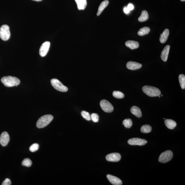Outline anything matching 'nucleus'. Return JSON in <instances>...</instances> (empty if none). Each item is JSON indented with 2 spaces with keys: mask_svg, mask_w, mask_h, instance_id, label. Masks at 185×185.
<instances>
[{
  "mask_svg": "<svg viewBox=\"0 0 185 185\" xmlns=\"http://www.w3.org/2000/svg\"><path fill=\"white\" fill-rule=\"evenodd\" d=\"M1 82L5 86L8 87L17 86L20 83L19 79L17 77L11 76L3 77L1 79Z\"/></svg>",
  "mask_w": 185,
  "mask_h": 185,
  "instance_id": "obj_1",
  "label": "nucleus"
},
{
  "mask_svg": "<svg viewBox=\"0 0 185 185\" xmlns=\"http://www.w3.org/2000/svg\"><path fill=\"white\" fill-rule=\"evenodd\" d=\"M53 116L51 114H47L40 118L36 123V127L38 128H42L49 125L52 121Z\"/></svg>",
  "mask_w": 185,
  "mask_h": 185,
  "instance_id": "obj_2",
  "label": "nucleus"
},
{
  "mask_svg": "<svg viewBox=\"0 0 185 185\" xmlns=\"http://www.w3.org/2000/svg\"><path fill=\"white\" fill-rule=\"evenodd\" d=\"M142 90L147 95L150 97H158L161 93L158 88L152 86H144L142 88Z\"/></svg>",
  "mask_w": 185,
  "mask_h": 185,
  "instance_id": "obj_3",
  "label": "nucleus"
},
{
  "mask_svg": "<svg viewBox=\"0 0 185 185\" xmlns=\"http://www.w3.org/2000/svg\"><path fill=\"white\" fill-rule=\"evenodd\" d=\"M10 29L8 25H3L0 27V38L4 41L8 40L10 38Z\"/></svg>",
  "mask_w": 185,
  "mask_h": 185,
  "instance_id": "obj_4",
  "label": "nucleus"
},
{
  "mask_svg": "<svg viewBox=\"0 0 185 185\" xmlns=\"http://www.w3.org/2000/svg\"><path fill=\"white\" fill-rule=\"evenodd\" d=\"M52 86L55 89L62 92H66L68 90L67 87L64 86L58 79H53L51 80Z\"/></svg>",
  "mask_w": 185,
  "mask_h": 185,
  "instance_id": "obj_5",
  "label": "nucleus"
},
{
  "mask_svg": "<svg viewBox=\"0 0 185 185\" xmlns=\"http://www.w3.org/2000/svg\"><path fill=\"white\" fill-rule=\"evenodd\" d=\"M173 156V152L171 151H166L162 153L159 157V162L165 163L171 160Z\"/></svg>",
  "mask_w": 185,
  "mask_h": 185,
  "instance_id": "obj_6",
  "label": "nucleus"
},
{
  "mask_svg": "<svg viewBox=\"0 0 185 185\" xmlns=\"http://www.w3.org/2000/svg\"><path fill=\"white\" fill-rule=\"evenodd\" d=\"M100 106L102 109L105 112L108 113L112 112L114 110V107L112 105L106 100H102L100 102Z\"/></svg>",
  "mask_w": 185,
  "mask_h": 185,
  "instance_id": "obj_7",
  "label": "nucleus"
},
{
  "mask_svg": "<svg viewBox=\"0 0 185 185\" xmlns=\"http://www.w3.org/2000/svg\"><path fill=\"white\" fill-rule=\"evenodd\" d=\"M127 143L132 145L143 146L147 143V140L138 138H134L129 139Z\"/></svg>",
  "mask_w": 185,
  "mask_h": 185,
  "instance_id": "obj_8",
  "label": "nucleus"
},
{
  "mask_svg": "<svg viewBox=\"0 0 185 185\" xmlns=\"http://www.w3.org/2000/svg\"><path fill=\"white\" fill-rule=\"evenodd\" d=\"M50 46V42H45L42 44L39 51L40 56L43 57L47 55L49 51Z\"/></svg>",
  "mask_w": 185,
  "mask_h": 185,
  "instance_id": "obj_9",
  "label": "nucleus"
},
{
  "mask_svg": "<svg viewBox=\"0 0 185 185\" xmlns=\"http://www.w3.org/2000/svg\"><path fill=\"white\" fill-rule=\"evenodd\" d=\"M106 158V160L109 162H118L121 160V156L118 153H112L107 155Z\"/></svg>",
  "mask_w": 185,
  "mask_h": 185,
  "instance_id": "obj_10",
  "label": "nucleus"
},
{
  "mask_svg": "<svg viewBox=\"0 0 185 185\" xmlns=\"http://www.w3.org/2000/svg\"><path fill=\"white\" fill-rule=\"evenodd\" d=\"M10 140L9 135L6 132L2 133L0 136V144L3 147H5L8 145Z\"/></svg>",
  "mask_w": 185,
  "mask_h": 185,
  "instance_id": "obj_11",
  "label": "nucleus"
},
{
  "mask_svg": "<svg viewBox=\"0 0 185 185\" xmlns=\"http://www.w3.org/2000/svg\"><path fill=\"white\" fill-rule=\"evenodd\" d=\"M126 66L127 69L134 70L140 69L142 67V65L138 62L130 61L127 63Z\"/></svg>",
  "mask_w": 185,
  "mask_h": 185,
  "instance_id": "obj_12",
  "label": "nucleus"
},
{
  "mask_svg": "<svg viewBox=\"0 0 185 185\" xmlns=\"http://www.w3.org/2000/svg\"><path fill=\"white\" fill-rule=\"evenodd\" d=\"M107 177L109 181L112 184L121 185L123 184V182L120 179L114 176L108 175H107Z\"/></svg>",
  "mask_w": 185,
  "mask_h": 185,
  "instance_id": "obj_13",
  "label": "nucleus"
},
{
  "mask_svg": "<svg viewBox=\"0 0 185 185\" xmlns=\"http://www.w3.org/2000/svg\"><path fill=\"white\" fill-rule=\"evenodd\" d=\"M170 49V46L167 45L165 46L162 52L161 55V58L162 60L164 62L167 61L168 58V55H169Z\"/></svg>",
  "mask_w": 185,
  "mask_h": 185,
  "instance_id": "obj_14",
  "label": "nucleus"
},
{
  "mask_svg": "<svg viewBox=\"0 0 185 185\" xmlns=\"http://www.w3.org/2000/svg\"><path fill=\"white\" fill-rule=\"evenodd\" d=\"M131 113L134 114L137 117L140 118L141 117L142 114L141 110L137 106H133L131 108Z\"/></svg>",
  "mask_w": 185,
  "mask_h": 185,
  "instance_id": "obj_15",
  "label": "nucleus"
},
{
  "mask_svg": "<svg viewBox=\"0 0 185 185\" xmlns=\"http://www.w3.org/2000/svg\"><path fill=\"white\" fill-rule=\"evenodd\" d=\"M125 44L127 47L132 49H138L139 46V44L138 42L134 40H128L125 42Z\"/></svg>",
  "mask_w": 185,
  "mask_h": 185,
  "instance_id": "obj_16",
  "label": "nucleus"
},
{
  "mask_svg": "<svg viewBox=\"0 0 185 185\" xmlns=\"http://www.w3.org/2000/svg\"><path fill=\"white\" fill-rule=\"evenodd\" d=\"M169 34V31L168 29H166L160 35V41L162 43H164L166 41Z\"/></svg>",
  "mask_w": 185,
  "mask_h": 185,
  "instance_id": "obj_17",
  "label": "nucleus"
},
{
  "mask_svg": "<svg viewBox=\"0 0 185 185\" xmlns=\"http://www.w3.org/2000/svg\"><path fill=\"white\" fill-rule=\"evenodd\" d=\"M76 3L77 8L79 10H84L86 8L87 4L86 0H75Z\"/></svg>",
  "mask_w": 185,
  "mask_h": 185,
  "instance_id": "obj_18",
  "label": "nucleus"
},
{
  "mask_svg": "<svg viewBox=\"0 0 185 185\" xmlns=\"http://www.w3.org/2000/svg\"><path fill=\"white\" fill-rule=\"evenodd\" d=\"M164 123L168 129H173L176 126L177 123L174 120L171 119H166L164 121Z\"/></svg>",
  "mask_w": 185,
  "mask_h": 185,
  "instance_id": "obj_19",
  "label": "nucleus"
},
{
  "mask_svg": "<svg viewBox=\"0 0 185 185\" xmlns=\"http://www.w3.org/2000/svg\"><path fill=\"white\" fill-rule=\"evenodd\" d=\"M109 1L107 0H106L103 1L101 3L100 5L99 9H98V12H97V15L99 16L101 14V12L104 9L106 8L109 4Z\"/></svg>",
  "mask_w": 185,
  "mask_h": 185,
  "instance_id": "obj_20",
  "label": "nucleus"
},
{
  "mask_svg": "<svg viewBox=\"0 0 185 185\" xmlns=\"http://www.w3.org/2000/svg\"><path fill=\"white\" fill-rule=\"evenodd\" d=\"M149 18V14L147 11H142L141 15L138 18V21L140 22H143L147 21Z\"/></svg>",
  "mask_w": 185,
  "mask_h": 185,
  "instance_id": "obj_21",
  "label": "nucleus"
},
{
  "mask_svg": "<svg viewBox=\"0 0 185 185\" xmlns=\"http://www.w3.org/2000/svg\"><path fill=\"white\" fill-rule=\"evenodd\" d=\"M150 32V29L147 27H144L140 29L138 31V34L139 36H143L147 35Z\"/></svg>",
  "mask_w": 185,
  "mask_h": 185,
  "instance_id": "obj_22",
  "label": "nucleus"
},
{
  "mask_svg": "<svg viewBox=\"0 0 185 185\" xmlns=\"http://www.w3.org/2000/svg\"><path fill=\"white\" fill-rule=\"evenodd\" d=\"M151 127L149 125H144L142 126L140 128V131L142 133L144 134H147L151 132Z\"/></svg>",
  "mask_w": 185,
  "mask_h": 185,
  "instance_id": "obj_23",
  "label": "nucleus"
},
{
  "mask_svg": "<svg viewBox=\"0 0 185 185\" xmlns=\"http://www.w3.org/2000/svg\"><path fill=\"white\" fill-rule=\"evenodd\" d=\"M179 83L181 88L182 89L185 88V76L183 74H181L179 77Z\"/></svg>",
  "mask_w": 185,
  "mask_h": 185,
  "instance_id": "obj_24",
  "label": "nucleus"
},
{
  "mask_svg": "<svg viewBox=\"0 0 185 185\" xmlns=\"http://www.w3.org/2000/svg\"><path fill=\"white\" fill-rule=\"evenodd\" d=\"M123 124L127 128H130L132 126L133 123L130 119H126L123 120Z\"/></svg>",
  "mask_w": 185,
  "mask_h": 185,
  "instance_id": "obj_25",
  "label": "nucleus"
},
{
  "mask_svg": "<svg viewBox=\"0 0 185 185\" xmlns=\"http://www.w3.org/2000/svg\"><path fill=\"white\" fill-rule=\"evenodd\" d=\"M112 94L114 97L118 99H123L125 96L123 92L119 91H114L113 92Z\"/></svg>",
  "mask_w": 185,
  "mask_h": 185,
  "instance_id": "obj_26",
  "label": "nucleus"
},
{
  "mask_svg": "<svg viewBox=\"0 0 185 185\" xmlns=\"http://www.w3.org/2000/svg\"><path fill=\"white\" fill-rule=\"evenodd\" d=\"M22 164L23 166H27V167H30L32 165V162L30 159L25 158L22 162Z\"/></svg>",
  "mask_w": 185,
  "mask_h": 185,
  "instance_id": "obj_27",
  "label": "nucleus"
},
{
  "mask_svg": "<svg viewBox=\"0 0 185 185\" xmlns=\"http://www.w3.org/2000/svg\"><path fill=\"white\" fill-rule=\"evenodd\" d=\"M81 114L83 117L85 119L88 120V121H90L91 120L90 115L88 112H86V111H83L81 112Z\"/></svg>",
  "mask_w": 185,
  "mask_h": 185,
  "instance_id": "obj_28",
  "label": "nucleus"
},
{
  "mask_svg": "<svg viewBox=\"0 0 185 185\" xmlns=\"http://www.w3.org/2000/svg\"><path fill=\"white\" fill-rule=\"evenodd\" d=\"M39 147V145L38 144L34 143L31 145L29 147V151L31 152H34L38 150Z\"/></svg>",
  "mask_w": 185,
  "mask_h": 185,
  "instance_id": "obj_29",
  "label": "nucleus"
},
{
  "mask_svg": "<svg viewBox=\"0 0 185 185\" xmlns=\"http://www.w3.org/2000/svg\"><path fill=\"white\" fill-rule=\"evenodd\" d=\"M90 118L92 121L95 123H97L99 121V116L97 114L92 113L90 115Z\"/></svg>",
  "mask_w": 185,
  "mask_h": 185,
  "instance_id": "obj_30",
  "label": "nucleus"
},
{
  "mask_svg": "<svg viewBox=\"0 0 185 185\" xmlns=\"http://www.w3.org/2000/svg\"><path fill=\"white\" fill-rule=\"evenodd\" d=\"M11 184V182L10 179L6 178L3 181L2 183V185H10Z\"/></svg>",
  "mask_w": 185,
  "mask_h": 185,
  "instance_id": "obj_31",
  "label": "nucleus"
},
{
  "mask_svg": "<svg viewBox=\"0 0 185 185\" xmlns=\"http://www.w3.org/2000/svg\"><path fill=\"white\" fill-rule=\"evenodd\" d=\"M127 8H128L130 10H133L134 8V5H133L131 3H129V4L127 5Z\"/></svg>",
  "mask_w": 185,
  "mask_h": 185,
  "instance_id": "obj_32",
  "label": "nucleus"
},
{
  "mask_svg": "<svg viewBox=\"0 0 185 185\" xmlns=\"http://www.w3.org/2000/svg\"><path fill=\"white\" fill-rule=\"evenodd\" d=\"M123 11L125 14H128L130 12V10L128 8H127V7H125L124 8Z\"/></svg>",
  "mask_w": 185,
  "mask_h": 185,
  "instance_id": "obj_33",
  "label": "nucleus"
},
{
  "mask_svg": "<svg viewBox=\"0 0 185 185\" xmlns=\"http://www.w3.org/2000/svg\"><path fill=\"white\" fill-rule=\"evenodd\" d=\"M32 1H42V0H32Z\"/></svg>",
  "mask_w": 185,
  "mask_h": 185,
  "instance_id": "obj_34",
  "label": "nucleus"
},
{
  "mask_svg": "<svg viewBox=\"0 0 185 185\" xmlns=\"http://www.w3.org/2000/svg\"><path fill=\"white\" fill-rule=\"evenodd\" d=\"M180 1H184L185 0H180Z\"/></svg>",
  "mask_w": 185,
  "mask_h": 185,
  "instance_id": "obj_35",
  "label": "nucleus"
},
{
  "mask_svg": "<svg viewBox=\"0 0 185 185\" xmlns=\"http://www.w3.org/2000/svg\"><path fill=\"white\" fill-rule=\"evenodd\" d=\"M158 97H160V96H158Z\"/></svg>",
  "mask_w": 185,
  "mask_h": 185,
  "instance_id": "obj_36",
  "label": "nucleus"
},
{
  "mask_svg": "<svg viewBox=\"0 0 185 185\" xmlns=\"http://www.w3.org/2000/svg\"><path fill=\"white\" fill-rule=\"evenodd\" d=\"M163 119H165V118H163Z\"/></svg>",
  "mask_w": 185,
  "mask_h": 185,
  "instance_id": "obj_37",
  "label": "nucleus"
},
{
  "mask_svg": "<svg viewBox=\"0 0 185 185\" xmlns=\"http://www.w3.org/2000/svg\"><path fill=\"white\" fill-rule=\"evenodd\" d=\"M161 96H162V97L163 95H161Z\"/></svg>",
  "mask_w": 185,
  "mask_h": 185,
  "instance_id": "obj_38",
  "label": "nucleus"
}]
</instances>
